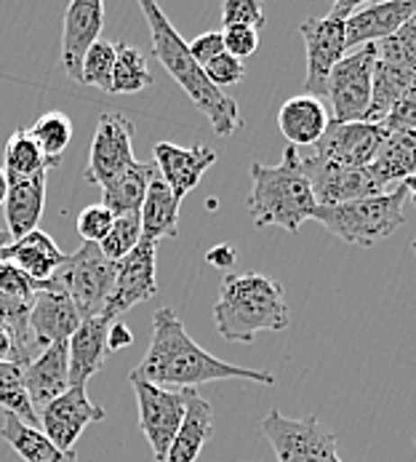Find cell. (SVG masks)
I'll return each instance as SVG.
<instances>
[{
    "instance_id": "cell-6",
    "label": "cell",
    "mask_w": 416,
    "mask_h": 462,
    "mask_svg": "<svg viewBox=\"0 0 416 462\" xmlns=\"http://www.w3.org/2000/svg\"><path fill=\"white\" fill-rule=\"evenodd\" d=\"M118 263L107 260L96 244H83L75 254H68L62 267L43 283V289L65 291L77 308L83 321L99 319L115 286Z\"/></svg>"
},
{
    "instance_id": "cell-24",
    "label": "cell",
    "mask_w": 416,
    "mask_h": 462,
    "mask_svg": "<svg viewBox=\"0 0 416 462\" xmlns=\"http://www.w3.org/2000/svg\"><path fill=\"white\" fill-rule=\"evenodd\" d=\"M46 177L38 174L30 180H8V193H5V222H8V236L11 241H19L38 230V222L46 208Z\"/></svg>"
},
{
    "instance_id": "cell-10",
    "label": "cell",
    "mask_w": 416,
    "mask_h": 462,
    "mask_svg": "<svg viewBox=\"0 0 416 462\" xmlns=\"http://www.w3.org/2000/svg\"><path fill=\"white\" fill-rule=\"evenodd\" d=\"M376 65L374 43L360 46L357 51L347 54L339 65L331 69L326 83L329 116L337 124H355L363 121L371 105V80Z\"/></svg>"
},
{
    "instance_id": "cell-48",
    "label": "cell",
    "mask_w": 416,
    "mask_h": 462,
    "mask_svg": "<svg viewBox=\"0 0 416 462\" xmlns=\"http://www.w3.org/2000/svg\"><path fill=\"white\" fill-rule=\"evenodd\" d=\"M5 193H8V177H5V171H3V166H0V206H3V200H5Z\"/></svg>"
},
{
    "instance_id": "cell-50",
    "label": "cell",
    "mask_w": 416,
    "mask_h": 462,
    "mask_svg": "<svg viewBox=\"0 0 416 462\" xmlns=\"http://www.w3.org/2000/svg\"><path fill=\"white\" fill-rule=\"evenodd\" d=\"M11 244V236H8V230H0V254H3V249Z\"/></svg>"
},
{
    "instance_id": "cell-17",
    "label": "cell",
    "mask_w": 416,
    "mask_h": 462,
    "mask_svg": "<svg viewBox=\"0 0 416 462\" xmlns=\"http://www.w3.org/2000/svg\"><path fill=\"white\" fill-rule=\"evenodd\" d=\"M416 14V0H384L360 5L345 24L347 49L379 43L395 35Z\"/></svg>"
},
{
    "instance_id": "cell-43",
    "label": "cell",
    "mask_w": 416,
    "mask_h": 462,
    "mask_svg": "<svg viewBox=\"0 0 416 462\" xmlns=\"http://www.w3.org/2000/svg\"><path fill=\"white\" fill-rule=\"evenodd\" d=\"M187 49H190V57H193L198 65L206 67L208 62H213L219 54H224V38H222L219 30H208L203 35H198L195 41H190Z\"/></svg>"
},
{
    "instance_id": "cell-42",
    "label": "cell",
    "mask_w": 416,
    "mask_h": 462,
    "mask_svg": "<svg viewBox=\"0 0 416 462\" xmlns=\"http://www.w3.org/2000/svg\"><path fill=\"white\" fill-rule=\"evenodd\" d=\"M222 38H224V51L240 62L259 49V32L251 27H224Z\"/></svg>"
},
{
    "instance_id": "cell-11",
    "label": "cell",
    "mask_w": 416,
    "mask_h": 462,
    "mask_svg": "<svg viewBox=\"0 0 416 462\" xmlns=\"http://www.w3.org/2000/svg\"><path fill=\"white\" fill-rule=\"evenodd\" d=\"M129 383L137 393L139 428L152 449V457L158 462H166L168 447H171V441L182 425V417H185L187 393L158 388V385L137 380L131 374H129Z\"/></svg>"
},
{
    "instance_id": "cell-16",
    "label": "cell",
    "mask_w": 416,
    "mask_h": 462,
    "mask_svg": "<svg viewBox=\"0 0 416 462\" xmlns=\"http://www.w3.org/2000/svg\"><path fill=\"white\" fill-rule=\"evenodd\" d=\"M104 27V3L102 0H72L65 11V35H62V69L80 83L83 60L88 49L99 41Z\"/></svg>"
},
{
    "instance_id": "cell-40",
    "label": "cell",
    "mask_w": 416,
    "mask_h": 462,
    "mask_svg": "<svg viewBox=\"0 0 416 462\" xmlns=\"http://www.w3.org/2000/svg\"><path fill=\"white\" fill-rule=\"evenodd\" d=\"M0 291L14 297V300H22V302H32L38 291H43V283L27 278L19 267L3 263L0 260Z\"/></svg>"
},
{
    "instance_id": "cell-25",
    "label": "cell",
    "mask_w": 416,
    "mask_h": 462,
    "mask_svg": "<svg viewBox=\"0 0 416 462\" xmlns=\"http://www.w3.org/2000/svg\"><path fill=\"white\" fill-rule=\"evenodd\" d=\"M187 403H185V417L182 425L168 447L166 462H195L201 457L203 447L208 444L213 433V409L206 398L198 396V391H185Z\"/></svg>"
},
{
    "instance_id": "cell-20",
    "label": "cell",
    "mask_w": 416,
    "mask_h": 462,
    "mask_svg": "<svg viewBox=\"0 0 416 462\" xmlns=\"http://www.w3.org/2000/svg\"><path fill=\"white\" fill-rule=\"evenodd\" d=\"M24 385L30 401L38 409L51 403L69 388L68 342H54L43 347L27 366H24Z\"/></svg>"
},
{
    "instance_id": "cell-3",
    "label": "cell",
    "mask_w": 416,
    "mask_h": 462,
    "mask_svg": "<svg viewBox=\"0 0 416 462\" xmlns=\"http://www.w3.org/2000/svg\"><path fill=\"white\" fill-rule=\"evenodd\" d=\"M213 321L227 342H254L259 331H283L291 324L285 291L262 273H230L213 305Z\"/></svg>"
},
{
    "instance_id": "cell-45",
    "label": "cell",
    "mask_w": 416,
    "mask_h": 462,
    "mask_svg": "<svg viewBox=\"0 0 416 462\" xmlns=\"http://www.w3.org/2000/svg\"><path fill=\"white\" fill-rule=\"evenodd\" d=\"M134 342V331L129 329L123 321H113L110 329H107V350L115 353V350H123Z\"/></svg>"
},
{
    "instance_id": "cell-1",
    "label": "cell",
    "mask_w": 416,
    "mask_h": 462,
    "mask_svg": "<svg viewBox=\"0 0 416 462\" xmlns=\"http://www.w3.org/2000/svg\"><path fill=\"white\" fill-rule=\"evenodd\" d=\"M131 377L166 391H195L198 385L219 380H246L257 385H276V374L262 369H243L213 358L185 329L171 308L152 316V342Z\"/></svg>"
},
{
    "instance_id": "cell-28",
    "label": "cell",
    "mask_w": 416,
    "mask_h": 462,
    "mask_svg": "<svg viewBox=\"0 0 416 462\" xmlns=\"http://www.w3.org/2000/svg\"><path fill=\"white\" fill-rule=\"evenodd\" d=\"M179 203L168 185L155 174V180L147 188L144 203L139 208L141 217V238L158 244L160 238H176L179 236Z\"/></svg>"
},
{
    "instance_id": "cell-44",
    "label": "cell",
    "mask_w": 416,
    "mask_h": 462,
    "mask_svg": "<svg viewBox=\"0 0 416 462\" xmlns=\"http://www.w3.org/2000/svg\"><path fill=\"white\" fill-rule=\"evenodd\" d=\"M387 132H416V86L398 102V107L382 124Z\"/></svg>"
},
{
    "instance_id": "cell-8",
    "label": "cell",
    "mask_w": 416,
    "mask_h": 462,
    "mask_svg": "<svg viewBox=\"0 0 416 462\" xmlns=\"http://www.w3.org/2000/svg\"><path fill=\"white\" fill-rule=\"evenodd\" d=\"M259 433L273 444L277 462H334L337 436L318 417H283L270 409L259 422Z\"/></svg>"
},
{
    "instance_id": "cell-35",
    "label": "cell",
    "mask_w": 416,
    "mask_h": 462,
    "mask_svg": "<svg viewBox=\"0 0 416 462\" xmlns=\"http://www.w3.org/2000/svg\"><path fill=\"white\" fill-rule=\"evenodd\" d=\"M141 241V217L137 214H123V217H115L110 233L104 236V241L99 244V252L113 260V263H121L123 257H129Z\"/></svg>"
},
{
    "instance_id": "cell-52",
    "label": "cell",
    "mask_w": 416,
    "mask_h": 462,
    "mask_svg": "<svg viewBox=\"0 0 416 462\" xmlns=\"http://www.w3.org/2000/svg\"><path fill=\"white\" fill-rule=\"evenodd\" d=\"M334 462H342V460H339V457H334Z\"/></svg>"
},
{
    "instance_id": "cell-2",
    "label": "cell",
    "mask_w": 416,
    "mask_h": 462,
    "mask_svg": "<svg viewBox=\"0 0 416 462\" xmlns=\"http://www.w3.org/2000/svg\"><path fill=\"white\" fill-rule=\"evenodd\" d=\"M139 8L149 24L155 60L168 69V75L185 88V94L195 102V107L211 121L216 136H232L243 126L238 102L208 80L206 69L190 57L187 41L176 32V27L168 22V16L155 0H141Z\"/></svg>"
},
{
    "instance_id": "cell-5",
    "label": "cell",
    "mask_w": 416,
    "mask_h": 462,
    "mask_svg": "<svg viewBox=\"0 0 416 462\" xmlns=\"http://www.w3.org/2000/svg\"><path fill=\"white\" fill-rule=\"evenodd\" d=\"M406 200H409L406 185H398L395 190L382 196L337 203V206H318L312 219L345 244L374 246L376 241L390 238L395 230L403 227Z\"/></svg>"
},
{
    "instance_id": "cell-46",
    "label": "cell",
    "mask_w": 416,
    "mask_h": 462,
    "mask_svg": "<svg viewBox=\"0 0 416 462\" xmlns=\"http://www.w3.org/2000/svg\"><path fill=\"white\" fill-rule=\"evenodd\" d=\"M0 361H14V364H22V366H27V358H24V353L19 350L16 339L11 337V331L5 329V327H0Z\"/></svg>"
},
{
    "instance_id": "cell-18",
    "label": "cell",
    "mask_w": 416,
    "mask_h": 462,
    "mask_svg": "<svg viewBox=\"0 0 416 462\" xmlns=\"http://www.w3.org/2000/svg\"><path fill=\"white\" fill-rule=\"evenodd\" d=\"M302 169L312 185L318 206H337V203L382 196L368 166L366 169H337V166H318V163L302 161Z\"/></svg>"
},
{
    "instance_id": "cell-34",
    "label": "cell",
    "mask_w": 416,
    "mask_h": 462,
    "mask_svg": "<svg viewBox=\"0 0 416 462\" xmlns=\"http://www.w3.org/2000/svg\"><path fill=\"white\" fill-rule=\"evenodd\" d=\"M72 121H69L65 113H59V110H54V113H46V116H41L35 124H32V129H27L30 136L35 139V144L41 147V152L49 158V161H54V163H59L62 166V152L68 150L69 139H72Z\"/></svg>"
},
{
    "instance_id": "cell-13",
    "label": "cell",
    "mask_w": 416,
    "mask_h": 462,
    "mask_svg": "<svg viewBox=\"0 0 416 462\" xmlns=\"http://www.w3.org/2000/svg\"><path fill=\"white\" fill-rule=\"evenodd\" d=\"M155 257H158V244L141 238L139 246L118 263L115 273V286L107 300V308L102 319L110 324L118 321L123 313H129L134 305H141L158 294V281H155Z\"/></svg>"
},
{
    "instance_id": "cell-30",
    "label": "cell",
    "mask_w": 416,
    "mask_h": 462,
    "mask_svg": "<svg viewBox=\"0 0 416 462\" xmlns=\"http://www.w3.org/2000/svg\"><path fill=\"white\" fill-rule=\"evenodd\" d=\"M0 436L14 447V452H16L24 462H77L75 449H69V452L57 449V447L43 436V430L24 425V422L16 420L14 414H5L3 428H0Z\"/></svg>"
},
{
    "instance_id": "cell-37",
    "label": "cell",
    "mask_w": 416,
    "mask_h": 462,
    "mask_svg": "<svg viewBox=\"0 0 416 462\" xmlns=\"http://www.w3.org/2000/svg\"><path fill=\"white\" fill-rule=\"evenodd\" d=\"M376 49V60L379 62H390V65L406 67L416 72V24L414 19L406 22L395 35L374 43Z\"/></svg>"
},
{
    "instance_id": "cell-33",
    "label": "cell",
    "mask_w": 416,
    "mask_h": 462,
    "mask_svg": "<svg viewBox=\"0 0 416 462\" xmlns=\"http://www.w3.org/2000/svg\"><path fill=\"white\" fill-rule=\"evenodd\" d=\"M149 86H152V72L147 67L144 54L129 43H115V69H113L110 94H139Z\"/></svg>"
},
{
    "instance_id": "cell-41",
    "label": "cell",
    "mask_w": 416,
    "mask_h": 462,
    "mask_svg": "<svg viewBox=\"0 0 416 462\" xmlns=\"http://www.w3.org/2000/svg\"><path fill=\"white\" fill-rule=\"evenodd\" d=\"M203 69H206V78L216 86V88H222V86H235V83H240V80L246 78V67H243V62L235 60V57H230L227 51L219 54L213 62H208Z\"/></svg>"
},
{
    "instance_id": "cell-32",
    "label": "cell",
    "mask_w": 416,
    "mask_h": 462,
    "mask_svg": "<svg viewBox=\"0 0 416 462\" xmlns=\"http://www.w3.org/2000/svg\"><path fill=\"white\" fill-rule=\"evenodd\" d=\"M0 406L5 409V414H14L24 425L41 430L38 411H35L30 393H27V385H24V366L22 364L0 361Z\"/></svg>"
},
{
    "instance_id": "cell-14",
    "label": "cell",
    "mask_w": 416,
    "mask_h": 462,
    "mask_svg": "<svg viewBox=\"0 0 416 462\" xmlns=\"http://www.w3.org/2000/svg\"><path fill=\"white\" fill-rule=\"evenodd\" d=\"M38 420H41L43 436L57 449L69 452L91 422L104 420V409L88 398L86 388H68L62 396L54 398L51 403L41 409Z\"/></svg>"
},
{
    "instance_id": "cell-23",
    "label": "cell",
    "mask_w": 416,
    "mask_h": 462,
    "mask_svg": "<svg viewBox=\"0 0 416 462\" xmlns=\"http://www.w3.org/2000/svg\"><path fill=\"white\" fill-rule=\"evenodd\" d=\"M0 260L14 267H19L27 278L38 281V283H46L62 263L68 260V254L54 244V238L43 230H32L30 236L19 238V241H11Z\"/></svg>"
},
{
    "instance_id": "cell-47",
    "label": "cell",
    "mask_w": 416,
    "mask_h": 462,
    "mask_svg": "<svg viewBox=\"0 0 416 462\" xmlns=\"http://www.w3.org/2000/svg\"><path fill=\"white\" fill-rule=\"evenodd\" d=\"M206 260L208 264H213V267H232L235 260H238V252H235L230 244H219V246L208 249Z\"/></svg>"
},
{
    "instance_id": "cell-26",
    "label": "cell",
    "mask_w": 416,
    "mask_h": 462,
    "mask_svg": "<svg viewBox=\"0 0 416 462\" xmlns=\"http://www.w3.org/2000/svg\"><path fill=\"white\" fill-rule=\"evenodd\" d=\"M371 174L382 193L416 177V132H390L371 161Z\"/></svg>"
},
{
    "instance_id": "cell-22",
    "label": "cell",
    "mask_w": 416,
    "mask_h": 462,
    "mask_svg": "<svg viewBox=\"0 0 416 462\" xmlns=\"http://www.w3.org/2000/svg\"><path fill=\"white\" fill-rule=\"evenodd\" d=\"M331 124L329 107L310 97V94H299L291 97L288 102H283V107L277 110V129L288 139L291 147H312Z\"/></svg>"
},
{
    "instance_id": "cell-51",
    "label": "cell",
    "mask_w": 416,
    "mask_h": 462,
    "mask_svg": "<svg viewBox=\"0 0 416 462\" xmlns=\"http://www.w3.org/2000/svg\"><path fill=\"white\" fill-rule=\"evenodd\" d=\"M411 252L416 254V236H414V241H411Z\"/></svg>"
},
{
    "instance_id": "cell-39",
    "label": "cell",
    "mask_w": 416,
    "mask_h": 462,
    "mask_svg": "<svg viewBox=\"0 0 416 462\" xmlns=\"http://www.w3.org/2000/svg\"><path fill=\"white\" fill-rule=\"evenodd\" d=\"M222 22L224 27H251L257 32L267 24L265 11L257 0H224Z\"/></svg>"
},
{
    "instance_id": "cell-49",
    "label": "cell",
    "mask_w": 416,
    "mask_h": 462,
    "mask_svg": "<svg viewBox=\"0 0 416 462\" xmlns=\"http://www.w3.org/2000/svg\"><path fill=\"white\" fill-rule=\"evenodd\" d=\"M403 185H406L409 196H411V200H414V203H416V177H411V180H406Z\"/></svg>"
},
{
    "instance_id": "cell-19",
    "label": "cell",
    "mask_w": 416,
    "mask_h": 462,
    "mask_svg": "<svg viewBox=\"0 0 416 462\" xmlns=\"http://www.w3.org/2000/svg\"><path fill=\"white\" fill-rule=\"evenodd\" d=\"M83 319L77 316L75 302L65 291H51L43 289L35 294L32 308H30V334L38 350L54 345V342H68L77 331Z\"/></svg>"
},
{
    "instance_id": "cell-53",
    "label": "cell",
    "mask_w": 416,
    "mask_h": 462,
    "mask_svg": "<svg viewBox=\"0 0 416 462\" xmlns=\"http://www.w3.org/2000/svg\"><path fill=\"white\" fill-rule=\"evenodd\" d=\"M414 24H416V14H414Z\"/></svg>"
},
{
    "instance_id": "cell-36",
    "label": "cell",
    "mask_w": 416,
    "mask_h": 462,
    "mask_svg": "<svg viewBox=\"0 0 416 462\" xmlns=\"http://www.w3.org/2000/svg\"><path fill=\"white\" fill-rule=\"evenodd\" d=\"M113 69H115V43L110 41H96L86 60H83V75H80V83L83 86H96L102 91L110 94V86H113Z\"/></svg>"
},
{
    "instance_id": "cell-21",
    "label": "cell",
    "mask_w": 416,
    "mask_h": 462,
    "mask_svg": "<svg viewBox=\"0 0 416 462\" xmlns=\"http://www.w3.org/2000/svg\"><path fill=\"white\" fill-rule=\"evenodd\" d=\"M107 319H88L68 339L69 361V388H86V383L104 366L107 350Z\"/></svg>"
},
{
    "instance_id": "cell-7",
    "label": "cell",
    "mask_w": 416,
    "mask_h": 462,
    "mask_svg": "<svg viewBox=\"0 0 416 462\" xmlns=\"http://www.w3.org/2000/svg\"><path fill=\"white\" fill-rule=\"evenodd\" d=\"M360 8L355 0H337L326 16H307L299 24L307 51V75L304 94L315 99H326V83L331 69L347 57L345 24L347 19Z\"/></svg>"
},
{
    "instance_id": "cell-4",
    "label": "cell",
    "mask_w": 416,
    "mask_h": 462,
    "mask_svg": "<svg viewBox=\"0 0 416 462\" xmlns=\"http://www.w3.org/2000/svg\"><path fill=\"white\" fill-rule=\"evenodd\" d=\"M246 206L257 227L277 225L288 233H296L302 222L315 217L318 200L296 147L288 144L276 166H265L259 161L251 163V193Z\"/></svg>"
},
{
    "instance_id": "cell-31",
    "label": "cell",
    "mask_w": 416,
    "mask_h": 462,
    "mask_svg": "<svg viewBox=\"0 0 416 462\" xmlns=\"http://www.w3.org/2000/svg\"><path fill=\"white\" fill-rule=\"evenodd\" d=\"M51 169H59V163L49 161L27 129H16L8 136L3 150V171L8 180H30L38 174H49Z\"/></svg>"
},
{
    "instance_id": "cell-38",
    "label": "cell",
    "mask_w": 416,
    "mask_h": 462,
    "mask_svg": "<svg viewBox=\"0 0 416 462\" xmlns=\"http://www.w3.org/2000/svg\"><path fill=\"white\" fill-rule=\"evenodd\" d=\"M115 222V214L110 208H104L102 203L96 206H86L80 214H77V236L83 238V244H102L104 236L110 233Z\"/></svg>"
},
{
    "instance_id": "cell-9",
    "label": "cell",
    "mask_w": 416,
    "mask_h": 462,
    "mask_svg": "<svg viewBox=\"0 0 416 462\" xmlns=\"http://www.w3.org/2000/svg\"><path fill=\"white\" fill-rule=\"evenodd\" d=\"M387 129L379 124H337L331 121L326 134L307 147V152L299 158L304 163H318V166H337V169H366L376 158L382 142L387 139Z\"/></svg>"
},
{
    "instance_id": "cell-27",
    "label": "cell",
    "mask_w": 416,
    "mask_h": 462,
    "mask_svg": "<svg viewBox=\"0 0 416 462\" xmlns=\"http://www.w3.org/2000/svg\"><path fill=\"white\" fill-rule=\"evenodd\" d=\"M416 86V72L406 67L379 62L374 65V80H371V105L366 113V124H384L387 116L398 107V102Z\"/></svg>"
},
{
    "instance_id": "cell-12",
    "label": "cell",
    "mask_w": 416,
    "mask_h": 462,
    "mask_svg": "<svg viewBox=\"0 0 416 462\" xmlns=\"http://www.w3.org/2000/svg\"><path fill=\"white\" fill-rule=\"evenodd\" d=\"M137 163L134 158V124L121 113H102L91 139L86 180L91 185H110Z\"/></svg>"
},
{
    "instance_id": "cell-29",
    "label": "cell",
    "mask_w": 416,
    "mask_h": 462,
    "mask_svg": "<svg viewBox=\"0 0 416 462\" xmlns=\"http://www.w3.org/2000/svg\"><path fill=\"white\" fill-rule=\"evenodd\" d=\"M155 174H158L155 163L137 161L129 171H123L118 180H113L110 185L102 188V206L110 208L115 217L137 214L139 208H141V203H144L149 182L155 180Z\"/></svg>"
},
{
    "instance_id": "cell-15",
    "label": "cell",
    "mask_w": 416,
    "mask_h": 462,
    "mask_svg": "<svg viewBox=\"0 0 416 462\" xmlns=\"http://www.w3.org/2000/svg\"><path fill=\"white\" fill-rule=\"evenodd\" d=\"M155 155V169L160 174V180L168 185V190L174 193V199L182 200L187 193H193L203 174L216 163V150H211L206 144H195V147H179L174 142H158L152 147Z\"/></svg>"
}]
</instances>
